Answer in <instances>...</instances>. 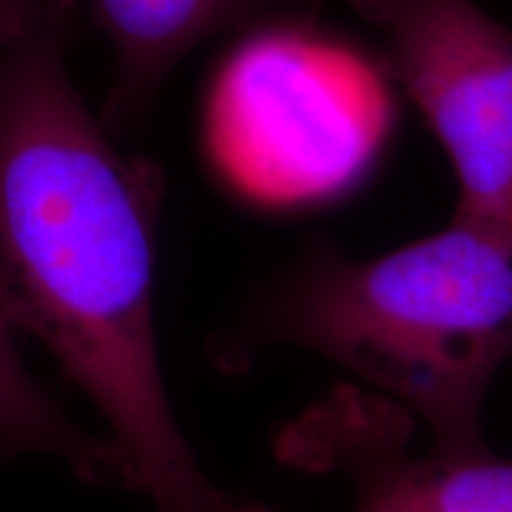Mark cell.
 <instances>
[{"mask_svg": "<svg viewBox=\"0 0 512 512\" xmlns=\"http://www.w3.org/2000/svg\"><path fill=\"white\" fill-rule=\"evenodd\" d=\"M74 15V0H34L0 43V306L93 403L155 512H261L211 482L176 422L152 313L164 178L83 105Z\"/></svg>", "mask_w": 512, "mask_h": 512, "instance_id": "cell-1", "label": "cell"}, {"mask_svg": "<svg viewBox=\"0 0 512 512\" xmlns=\"http://www.w3.org/2000/svg\"><path fill=\"white\" fill-rule=\"evenodd\" d=\"M245 337L330 358L432 437L482 439L486 392L512 366V228L453 216L373 259L313 247L261 297Z\"/></svg>", "mask_w": 512, "mask_h": 512, "instance_id": "cell-2", "label": "cell"}, {"mask_svg": "<svg viewBox=\"0 0 512 512\" xmlns=\"http://www.w3.org/2000/svg\"><path fill=\"white\" fill-rule=\"evenodd\" d=\"M392 110L380 74L309 17L249 29L228 55L207 110L221 174L273 207L342 195L375 162Z\"/></svg>", "mask_w": 512, "mask_h": 512, "instance_id": "cell-3", "label": "cell"}, {"mask_svg": "<svg viewBox=\"0 0 512 512\" xmlns=\"http://www.w3.org/2000/svg\"><path fill=\"white\" fill-rule=\"evenodd\" d=\"M444 147L460 219L512 228V29L475 0H347Z\"/></svg>", "mask_w": 512, "mask_h": 512, "instance_id": "cell-4", "label": "cell"}, {"mask_svg": "<svg viewBox=\"0 0 512 512\" xmlns=\"http://www.w3.org/2000/svg\"><path fill=\"white\" fill-rule=\"evenodd\" d=\"M420 422L387 396L337 384L275 439V458L313 475L342 472L351 512H512V458L484 439L418 446ZM261 512H278L264 503Z\"/></svg>", "mask_w": 512, "mask_h": 512, "instance_id": "cell-5", "label": "cell"}, {"mask_svg": "<svg viewBox=\"0 0 512 512\" xmlns=\"http://www.w3.org/2000/svg\"><path fill=\"white\" fill-rule=\"evenodd\" d=\"M95 19L117 55L105 121H136L166 74L197 43L226 29L302 15V0H93Z\"/></svg>", "mask_w": 512, "mask_h": 512, "instance_id": "cell-6", "label": "cell"}, {"mask_svg": "<svg viewBox=\"0 0 512 512\" xmlns=\"http://www.w3.org/2000/svg\"><path fill=\"white\" fill-rule=\"evenodd\" d=\"M17 332L0 306V460L43 453L62 460L83 484L133 491L124 458L110 439L81 430L19 358Z\"/></svg>", "mask_w": 512, "mask_h": 512, "instance_id": "cell-7", "label": "cell"}, {"mask_svg": "<svg viewBox=\"0 0 512 512\" xmlns=\"http://www.w3.org/2000/svg\"><path fill=\"white\" fill-rule=\"evenodd\" d=\"M34 8V0H0V43L22 31Z\"/></svg>", "mask_w": 512, "mask_h": 512, "instance_id": "cell-8", "label": "cell"}]
</instances>
